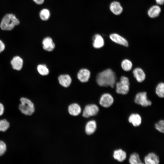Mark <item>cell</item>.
Returning a JSON list of instances; mask_svg holds the SVG:
<instances>
[{"instance_id":"obj_1","label":"cell","mask_w":164,"mask_h":164,"mask_svg":"<svg viewBox=\"0 0 164 164\" xmlns=\"http://www.w3.org/2000/svg\"><path fill=\"white\" fill-rule=\"evenodd\" d=\"M116 77L114 73L108 69L99 73L97 76V84L101 87L110 86L113 88L115 84Z\"/></svg>"},{"instance_id":"obj_29","label":"cell","mask_w":164,"mask_h":164,"mask_svg":"<svg viewBox=\"0 0 164 164\" xmlns=\"http://www.w3.org/2000/svg\"><path fill=\"white\" fill-rule=\"evenodd\" d=\"M7 150L6 143L3 141L0 140V156L3 155Z\"/></svg>"},{"instance_id":"obj_22","label":"cell","mask_w":164,"mask_h":164,"mask_svg":"<svg viewBox=\"0 0 164 164\" xmlns=\"http://www.w3.org/2000/svg\"><path fill=\"white\" fill-rule=\"evenodd\" d=\"M39 16L41 20L46 21L49 20L51 16L50 11L47 8H43L39 12Z\"/></svg>"},{"instance_id":"obj_2","label":"cell","mask_w":164,"mask_h":164,"mask_svg":"<svg viewBox=\"0 0 164 164\" xmlns=\"http://www.w3.org/2000/svg\"><path fill=\"white\" fill-rule=\"evenodd\" d=\"M20 21L16 15L12 13L6 14L0 23V28L5 31H11L20 24Z\"/></svg>"},{"instance_id":"obj_12","label":"cell","mask_w":164,"mask_h":164,"mask_svg":"<svg viewBox=\"0 0 164 164\" xmlns=\"http://www.w3.org/2000/svg\"><path fill=\"white\" fill-rule=\"evenodd\" d=\"M144 160L146 164H158L159 163V157L153 152L149 153L145 157Z\"/></svg>"},{"instance_id":"obj_7","label":"cell","mask_w":164,"mask_h":164,"mask_svg":"<svg viewBox=\"0 0 164 164\" xmlns=\"http://www.w3.org/2000/svg\"><path fill=\"white\" fill-rule=\"evenodd\" d=\"M114 98L109 94L106 93L101 96L99 101V104L104 108H108L111 106L114 102Z\"/></svg>"},{"instance_id":"obj_25","label":"cell","mask_w":164,"mask_h":164,"mask_svg":"<svg viewBox=\"0 0 164 164\" xmlns=\"http://www.w3.org/2000/svg\"><path fill=\"white\" fill-rule=\"evenodd\" d=\"M37 69L38 73L42 75L46 76L49 73V70L45 64L38 65Z\"/></svg>"},{"instance_id":"obj_13","label":"cell","mask_w":164,"mask_h":164,"mask_svg":"<svg viewBox=\"0 0 164 164\" xmlns=\"http://www.w3.org/2000/svg\"><path fill=\"white\" fill-rule=\"evenodd\" d=\"M93 46L95 48H100L104 46V39L99 34L94 35L93 37Z\"/></svg>"},{"instance_id":"obj_10","label":"cell","mask_w":164,"mask_h":164,"mask_svg":"<svg viewBox=\"0 0 164 164\" xmlns=\"http://www.w3.org/2000/svg\"><path fill=\"white\" fill-rule=\"evenodd\" d=\"M10 63L13 69L19 71L21 70L22 68L23 61L20 56H16L13 57Z\"/></svg>"},{"instance_id":"obj_23","label":"cell","mask_w":164,"mask_h":164,"mask_svg":"<svg viewBox=\"0 0 164 164\" xmlns=\"http://www.w3.org/2000/svg\"><path fill=\"white\" fill-rule=\"evenodd\" d=\"M129 162L131 164H142L143 163L141 160L139 155L136 153H133L130 156Z\"/></svg>"},{"instance_id":"obj_21","label":"cell","mask_w":164,"mask_h":164,"mask_svg":"<svg viewBox=\"0 0 164 164\" xmlns=\"http://www.w3.org/2000/svg\"><path fill=\"white\" fill-rule=\"evenodd\" d=\"M161 11L160 7L157 5H154L149 8L148 11V14L151 18H154L159 16Z\"/></svg>"},{"instance_id":"obj_28","label":"cell","mask_w":164,"mask_h":164,"mask_svg":"<svg viewBox=\"0 0 164 164\" xmlns=\"http://www.w3.org/2000/svg\"><path fill=\"white\" fill-rule=\"evenodd\" d=\"M155 128L156 130L160 132L164 133V121L161 120L155 125Z\"/></svg>"},{"instance_id":"obj_5","label":"cell","mask_w":164,"mask_h":164,"mask_svg":"<svg viewBox=\"0 0 164 164\" xmlns=\"http://www.w3.org/2000/svg\"><path fill=\"white\" fill-rule=\"evenodd\" d=\"M135 102L143 107H147L152 104L151 101L147 99V93L145 92L138 93L135 96Z\"/></svg>"},{"instance_id":"obj_3","label":"cell","mask_w":164,"mask_h":164,"mask_svg":"<svg viewBox=\"0 0 164 164\" xmlns=\"http://www.w3.org/2000/svg\"><path fill=\"white\" fill-rule=\"evenodd\" d=\"M21 102L19 108L22 113L26 115H32L35 111V108L33 102L29 99L25 97L20 99Z\"/></svg>"},{"instance_id":"obj_32","label":"cell","mask_w":164,"mask_h":164,"mask_svg":"<svg viewBox=\"0 0 164 164\" xmlns=\"http://www.w3.org/2000/svg\"><path fill=\"white\" fill-rule=\"evenodd\" d=\"M36 4L38 5H41L43 4L45 1V0H32Z\"/></svg>"},{"instance_id":"obj_31","label":"cell","mask_w":164,"mask_h":164,"mask_svg":"<svg viewBox=\"0 0 164 164\" xmlns=\"http://www.w3.org/2000/svg\"><path fill=\"white\" fill-rule=\"evenodd\" d=\"M4 111V107L3 104L0 103V116L2 115Z\"/></svg>"},{"instance_id":"obj_24","label":"cell","mask_w":164,"mask_h":164,"mask_svg":"<svg viewBox=\"0 0 164 164\" xmlns=\"http://www.w3.org/2000/svg\"><path fill=\"white\" fill-rule=\"evenodd\" d=\"M121 66V68L124 71H128L132 69V63L130 60L126 59L122 61Z\"/></svg>"},{"instance_id":"obj_8","label":"cell","mask_w":164,"mask_h":164,"mask_svg":"<svg viewBox=\"0 0 164 164\" xmlns=\"http://www.w3.org/2000/svg\"><path fill=\"white\" fill-rule=\"evenodd\" d=\"M109 37L112 41L117 44L126 47L128 46V43L127 40L118 34H111L110 35Z\"/></svg>"},{"instance_id":"obj_14","label":"cell","mask_w":164,"mask_h":164,"mask_svg":"<svg viewBox=\"0 0 164 164\" xmlns=\"http://www.w3.org/2000/svg\"><path fill=\"white\" fill-rule=\"evenodd\" d=\"M58 80L60 84L65 87L69 86L72 81L71 77L68 74L60 75L58 77Z\"/></svg>"},{"instance_id":"obj_11","label":"cell","mask_w":164,"mask_h":164,"mask_svg":"<svg viewBox=\"0 0 164 164\" xmlns=\"http://www.w3.org/2000/svg\"><path fill=\"white\" fill-rule=\"evenodd\" d=\"M90 74V72L88 70L82 69L78 72L77 77L79 80L81 82H86L88 80Z\"/></svg>"},{"instance_id":"obj_33","label":"cell","mask_w":164,"mask_h":164,"mask_svg":"<svg viewBox=\"0 0 164 164\" xmlns=\"http://www.w3.org/2000/svg\"><path fill=\"white\" fill-rule=\"evenodd\" d=\"M157 4L159 5H162L164 4V0H155Z\"/></svg>"},{"instance_id":"obj_15","label":"cell","mask_w":164,"mask_h":164,"mask_svg":"<svg viewBox=\"0 0 164 164\" xmlns=\"http://www.w3.org/2000/svg\"><path fill=\"white\" fill-rule=\"evenodd\" d=\"M110 9L112 13L116 15L120 14L123 10L120 3L117 1H114L111 4Z\"/></svg>"},{"instance_id":"obj_17","label":"cell","mask_w":164,"mask_h":164,"mask_svg":"<svg viewBox=\"0 0 164 164\" xmlns=\"http://www.w3.org/2000/svg\"><path fill=\"white\" fill-rule=\"evenodd\" d=\"M129 122L132 123L135 127H137L140 125L142 122V118L138 114L133 113L131 114L128 118Z\"/></svg>"},{"instance_id":"obj_20","label":"cell","mask_w":164,"mask_h":164,"mask_svg":"<svg viewBox=\"0 0 164 164\" xmlns=\"http://www.w3.org/2000/svg\"><path fill=\"white\" fill-rule=\"evenodd\" d=\"M81 109L80 105L77 103H73L70 105L68 108V111L71 115H78L81 112Z\"/></svg>"},{"instance_id":"obj_6","label":"cell","mask_w":164,"mask_h":164,"mask_svg":"<svg viewBox=\"0 0 164 164\" xmlns=\"http://www.w3.org/2000/svg\"><path fill=\"white\" fill-rule=\"evenodd\" d=\"M99 111L98 107L95 104L87 105L85 107L82 113L83 116L88 118L96 115Z\"/></svg>"},{"instance_id":"obj_19","label":"cell","mask_w":164,"mask_h":164,"mask_svg":"<svg viewBox=\"0 0 164 164\" xmlns=\"http://www.w3.org/2000/svg\"><path fill=\"white\" fill-rule=\"evenodd\" d=\"M126 152L122 149H119L114 151L113 154L114 158L119 162H122L126 158Z\"/></svg>"},{"instance_id":"obj_16","label":"cell","mask_w":164,"mask_h":164,"mask_svg":"<svg viewBox=\"0 0 164 164\" xmlns=\"http://www.w3.org/2000/svg\"><path fill=\"white\" fill-rule=\"evenodd\" d=\"M133 73L134 77L138 82H142L145 79V74L143 70L140 68H135L133 71Z\"/></svg>"},{"instance_id":"obj_26","label":"cell","mask_w":164,"mask_h":164,"mask_svg":"<svg viewBox=\"0 0 164 164\" xmlns=\"http://www.w3.org/2000/svg\"><path fill=\"white\" fill-rule=\"evenodd\" d=\"M155 93L160 97H164V84L163 83L159 84L156 88Z\"/></svg>"},{"instance_id":"obj_4","label":"cell","mask_w":164,"mask_h":164,"mask_svg":"<svg viewBox=\"0 0 164 164\" xmlns=\"http://www.w3.org/2000/svg\"><path fill=\"white\" fill-rule=\"evenodd\" d=\"M116 85V91L118 94L125 95L128 94L129 91L130 84L129 79L126 77H121L120 82L117 83Z\"/></svg>"},{"instance_id":"obj_30","label":"cell","mask_w":164,"mask_h":164,"mask_svg":"<svg viewBox=\"0 0 164 164\" xmlns=\"http://www.w3.org/2000/svg\"><path fill=\"white\" fill-rule=\"evenodd\" d=\"M5 45L2 41L0 40V53L2 52L5 50Z\"/></svg>"},{"instance_id":"obj_9","label":"cell","mask_w":164,"mask_h":164,"mask_svg":"<svg viewBox=\"0 0 164 164\" xmlns=\"http://www.w3.org/2000/svg\"><path fill=\"white\" fill-rule=\"evenodd\" d=\"M42 43L43 49L47 51H52L55 48V44L50 37H45L42 41Z\"/></svg>"},{"instance_id":"obj_18","label":"cell","mask_w":164,"mask_h":164,"mask_svg":"<svg viewBox=\"0 0 164 164\" xmlns=\"http://www.w3.org/2000/svg\"><path fill=\"white\" fill-rule=\"evenodd\" d=\"M97 128L96 121L94 120L88 121L85 127V131L88 135H91L94 133Z\"/></svg>"},{"instance_id":"obj_27","label":"cell","mask_w":164,"mask_h":164,"mask_svg":"<svg viewBox=\"0 0 164 164\" xmlns=\"http://www.w3.org/2000/svg\"><path fill=\"white\" fill-rule=\"evenodd\" d=\"M10 127V123L5 119L0 120V131L5 132Z\"/></svg>"}]
</instances>
